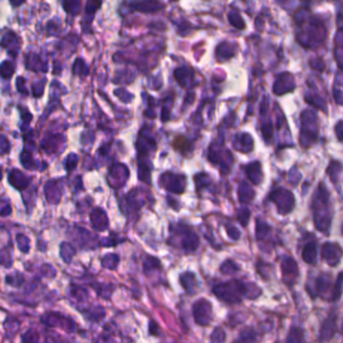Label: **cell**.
<instances>
[{
    "instance_id": "8fae6325",
    "label": "cell",
    "mask_w": 343,
    "mask_h": 343,
    "mask_svg": "<svg viewBox=\"0 0 343 343\" xmlns=\"http://www.w3.org/2000/svg\"><path fill=\"white\" fill-rule=\"evenodd\" d=\"M143 270L145 275H149L152 272L161 270V262L157 258L147 256L143 262Z\"/></svg>"
},
{
    "instance_id": "44dd1931",
    "label": "cell",
    "mask_w": 343,
    "mask_h": 343,
    "mask_svg": "<svg viewBox=\"0 0 343 343\" xmlns=\"http://www.w3.org/2000/svg\"><path fill=\"white\" fill-rule=\"evenodd\" d=\"M174 343H179V342H174Z\"/></svg>"
},
{
    "instance_id": "277c9868",
    "label": "cell",
    "mask_w": 343,
    "mask_h": 343,
    "mask_svg": "<svg viewBox=\"0 0 343 343\" xmlns=\"http://www.w3.org/2000/svg\"><path fill=\"white\" fill-rule=\"evenodd\" d=\"M321 258L328 266L336 267L341 262L342 249L337 243L327 242L322 246Z\"/></svg>"
},
{
    "instance_id": "d6986e66",
    "label": "cell",
    "mask_w": 343,
    "mask_h": 343,
    "mask_svg": "<svg viewBox=\"0 0 343 343\" xmlns=\"http://www.w3.org/2000/svg\"><path fill=\"white\" fill-rule=\"evenodd\" d=\"M149 332H150L152 335H157L158 327H157V325H156L154 322H150V324H149Z\"/></svg>"
},
{
    "instance_id": "3957f363",
    "label": "cell",
    "mask_w": 343,
    "mask_h": 343,
    "mask_svg": "<svg viewBox=\"0 0 343 343\" xmlns=\"http://www.w3.org/2000/svg\"><path fill=\"white\" fill-rule=\"evenodd\" d=\"M282 278L288 287H293L299 276V266L296 260L291 256H284L281 262Z\"/></svg>"
},
{
    "instance_id": "9c48e42d",
    "label": "cell",
    "mask_w": 343,
    "mask_h": 343,
    "mask_svg": "<svg viewBox=\"0 0 343 343\" xmlns=\"http://www.w3.org/2000/svg\"><path fill=\"white\" fill-rule=\"evenodd\" d=\"M318 259V250L315 242L307 243L302 250V260L308 265L316 264Z\"/></svg>"
},
{
    "instance_id": "ba28073f",
    "label": "cell",
    "mask_w": 343,
    "mask_h": 343,
    "mask_svg": "<svg viewBox=\"0 0 343 343\" xmlns=\"http://www.w3.org/2000/svg\"><path fill=\"white\" fill-rule=\"evenodd\" d=\"M199 246V239L194 233H187L181 240V249L185 253H193Z\"/></svg>"
},
{
    "instance_id": "9a60e30c",
    "label": "cell",
    "mask_w": 343,
    "mask_h": 343,
    "mask_svg": "<svg viewBox=\"0 0 343 343\" xmlns=\"http://www.w3.org/2000/svg\"><path fill=\"white\" fill-rule=\"evenodd\" d=\"M226 339L225 332L222 327L217 326L211 334V343H224Z\"/></svg>"
},
{
    "instance_id": "7a4b0ae2",
    "label": "cell",
    "mask_w": 343,
    "mask_h": 343,
    "mask_svg": "<svg viewBox=\"0 0 343 343\" xmlns=\"http://www.w3.org/2000/svg\"><path fill=\"white\" fill-rule=\"evenodd\" d=\"M192 316L194 322L202 326L206 327L209 326L213 321V305L211 301L207 300L205 298H201L195 301L192 305Z\"/></svg>"
},
{
    "instance_id": "4fadbf2b",
    "label": "cell",
    "mask_w": 343,
    "mask_h": 343,
    "mask_svg": "<svg viewBox=\"0 0 343 343\" xmlns=\"http://www.w3.org/2000/svg\"><path fill=\"white\" fill-rule=\"evenodd\" d=\"M256 340H257L256 331L253 328L248 327V328H245L244 330L241 331L240 337L237 341H239L240 343H255Z\"/></svg>"
},
{
    "instance_id": "ffe728a7",
    "label": "cell",
    "mask_w": 343,
    "mask_h": 343,
    "mask_svg": "<svg viewBox=\"0 0 343 343\" xmlns=\"http://www.w3.org/2000/svg\"><path fill=\"white\" fill-rule=\"evenodd\" d=\"M234 343H240V342H239V341H235V342Z\"/></svg>"
},
{
    "instance_id": "5bb4252c",
    "label": "cell",
    "mask_w": 343,
    "mask_h": 343,
    "mask_svg": "<svg viewBox=\"0 0 343 343\" xmlns=\"http://www.w3.org/2000/svg\"><path fill=\"white\" fill-rule=\"evenodd\" d=\"M341 294H342V272L338 274L337 279L333 284L331 302H337L341 298Z\"/></svg>"
},
{
    "instance_id": "8992f818",
    "label": "cell",
    "mask_w": 343,
    "mask_h": 343,
    "mask_svg": "<svg viewBox=\"0 0 343 343\" xmlns=\"http://www.w3.org/2000/svg\"><path fill=\"white\" fill-rule=\"evenodd\" d=\"M316 294L323 300L331 301L332 298V278L327 273H322L317 277L316 284H315Z\"/></svg>"
},
{
    "instance_id": "7c38bea8",
    "label": "cell",
    "mask_w": 343,
    "mask_h": 343,
    "mask_svg": "<svg viewBox=\"0 0 343 343\" xmlns=\"http://www.w3.org/2000/svg\"><path fill=\"white\" fill-rule=\"evenodd\" d=\"M219 271L223 275L231 276V275H234V274H236L240 271V266L235 261H233L231 259H227L224 262H222V264L219 267Z\"/></svg>"
},
{
    "instance_id": "5b68a950",
    "label": "cell",
    "mask_w": 343,
    "mask_h": 343,
    "mask_svg": "<svg viewBox=\"0 0 343 343\" xmlns=\"http://www.w3.org/2000/svg\"><path fill=\"white\" fill-rule=\"evenodd\" d=\"M337 329V316L336 314H330L328 317H326L323 322L321 323L320 330H319V342L324 343L330 341Z\"/></svg>"
},
{
    "instance_id": "ac0fdd59",
    "label": "cell",
    "mask_w": 343,
    "mask_h": 343,
    "mask_svg": "<svg viewBox=\"0 0 343 343\" xmlns=\"http://www.w3.org/2000/svg\"><path fill=\"white\" fill-rule=\"evenodd\" d=\"M227 233H228L230 238H232L233 240H236V241L239 240L240 237H241V233L237 228H235V227H232V231L227 230Z\"/></svg>"
},
{
    "instance_id": "6da1fadb",
    "label": "cell",
    "mask_w": 343,
    "mask_h": 343,
    "mask_svg": "<svg viewBox=\"0 0 343 343\" xmlns=\"http://www.w3.org/2000/svg\"><path fill=\"white\" fill-rule=\"evenodd\" d=\"M213 293L218 300L233 305L241 303L244 299H258L263 291L256 283L233 279L215 285Z\"/></svg>"
},
{
    "instance_id": "2e32d148",
    "label": "cell",
    "mask_w": 343,
    "mask_h": 343,
    "mask_svg": "<svg viewBox=\"0 0 343 343\" xmlns=\"http://www.w3.org/2000/svg\"><path fill=\"white\" fill-rule=\"evenodd\" d=\"M269 234H270L269 226H267L265 223H258L257 233H256L258 242H264L267 239Z\"/></svg>"
},
{
    "instance_id": "52a82bcc",
    "label": "cell",
    "mask_w": 343,
    "mask_h": 343,
    "mask_svg": "<svg viewBox=\"0 0 343 343\" xmlns=\"http://www.w3.org/2000/svg\"><path fill=\"white\" fill-rule=\"evenodd\" d=\"M179 283L187 295H195L198 288V281L193 272L186 271L180 274Z\"/></svg>"
},
{
    "instance_id": "30bf717a",
    "label": "cell",
    "mask_w": 343,
    "mask_h": 343,
    "mask_svg": "<svg viewBox=\"0 0 343 343\" xmlns=\"http://www.w3.org/2000/svg\"><path fill=\"white\" fill-rule=\"evenodd\" d=\"M286 343H306L304 329L299 326L292 325L287 334Z\"/></svg>"
},
{
    "instance_id": "e0dca14e",
    "label": "cell",
    "mask_w": 343,
    "mask_h": 343,
    "mask_svg": "<svg viewBox=\"0 0 343 343\" xmlns=\"http://www.w3.org/2000/svg\"><path fill=\"white\" fill-rule=\"evenodd\" d=\"M119 264V257L117 255H108L104 258L103 260V266L110 268V269H115Z\"/></svg>"
}]
</instances>
